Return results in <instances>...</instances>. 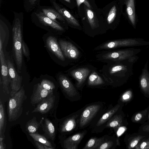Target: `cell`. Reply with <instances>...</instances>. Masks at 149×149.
Masks as SVG:
<instances>
[{"label":"cell","mask_w":149,"mask_h":149,"mask_svg":"<svg viewBox=\"0 0 149 149\" xmlns=\"http://www.w3.org/2000/svg\"><path fill=\"white\" fill-rule=\"evenodd\" d=\"M138 58L136 55L123 61L106 63L99 71L104 77L109 86L113 87L120 86L132 77L134 64Z\"/></svg>","instance_id":"6da1fadb"},{"label":"cell","mask_w":149,"mask_h":149,"mask_svg":"<svg viewBox=\"0 0 149 149\" xmlns=\"http://www.w3.org/2000/svg\"><path fill=\"white\" fill-rule=\"evenodd\" d=\"M14 17L13 22L12 34L13 48L17 70L21 72L23 57L22 49L24 13L13 11Z\"/></svg>","instance_id":"7a4b0ae2"},{"label":"cell","mask_w":149,"mask_h":149,"mask_svg":"<svg viewBox=\"0 0 149 149\" xmlns=\"http://www.w3.org/2000/svg\"><path fill=\"white\" fill-rule=\"evenodd\" d=\"M141 51L140 49L132 47L118 49L102 50L95 55L96 61L108 63L119 62L136 56Z\"/></svg>","instance_id":"3957f363"},{"label":"cell","mask_w":149,"mask_h":149,"mask_svg":"<svg viewBox=\"0 0 149 149\" xmlns=\"http://www.w3.org/2000/svg\"><path fill=\"white\" fill-rule=\"evenodd\" d=\"M148 45L149 41L142 38H126L108 40L95 47L93 50L102 51Z\"/></svg>","instance_id":"277c9868"},{"label":"cell","mask_w":149,"mask_h":149,"mask_svg":"<svg viewBox=\"0 0 149 149\" xmlns=\"http://www.w3.org/2000/svg\"><path fill=\"white\" fill-rule=\"evenodd\" d=\"M58 43L66 60L69 64L75 65L84 56L82 49L72 40L61 39Z\"/></svg>","instance_id":"5b68a950"},{"label":"cell","mask_w":149,"mask_h":149,"mask_svg":"<svg viewBox=\"0 0 149 149\" xmlns=\"http://www.w3.org/2000/svg\"><path fill=\"white\" fill-rule=\"evenodd\" d=\"M96 68L90 64L75 65L67 71L68 76L75 81V85L78 89L84 88L91 72Z\"/></svg>","instance_id":"8992f818"},{"label":"cell","mask_w":149,"mask_h":149,"mask_svg":"<svg viewBox=\"0 0 149 149\" xmlns=\"http://www.w3.org/2000/svg\"><path fill=\"white\" fill-rule=\"evenodd\" d=\"M26 98L23 87L9 99L8 106V120L10 122L14 121L21 115L23 104Z\"/></svg>","instance_id":"52a82bcc"},{"label":"cell","mask_w":149,"mask_h":149,"mask_svg":"<svg viewBox=\"0 0 149 149\" xmlns=\"http://www.w3.org/2000/svg\"><path fill=\"white\" fill-rule=\"evenodd\" d=\"M31 18L32 22L37 26L52 32L61 33L65 31L62 26L47 17L37 8L32 12Z\"/></svg>","instance_id":"ba28073f"},{"label":"cell","mask_w":149,"mask_h":149,"mask_svg":"<svg viewBox=\"0 0 149 149\" xmlns=\"http://www.w3.org/2000/svg\"><path fill=\"white\" fill-rule=\"evenodd\" d=\"M58 79L62 90L69 100L74 102L81 99V96L78 89L67 75L60 74Z\"/></svg>","instance_id":"9c48e42d"},{"label":"cell","mask_w":149,"mask_h":149,"mask_svg":"<svg viewBox=\"0 0 149 149\" xmlns=\"http://www.w3.org/2000/svg\"><path fill=\"white\" fill-rule=\"evenodd\" d=\"M84 107L61 120L59 126V132L61 134L64 135L70 134L79 128L80 116Z\"/></svg>","instance_id":"30bf717a"},{"label":"cell","mask_w":149,"mask_h":149,"mask_svg":"<svg viewBox=\"0 0 149 149\" xmlns=\"http://www.w3.org/2000/svg\"><path fill=\"white\" fill-rule=\"evenodd\" d=\"M102 105L101 103L96 102L84 107L80 116L79 128L83 129L89 124L101 109Z\"/></svg>","instance_id":"8fae6325"},{"label":"cell","mask_w":149,"mask_h":149,"mask_svg":"<svg viewBox=\"0 0 149 149\" xmlns=\"http://www.w3.org/2000/svg\"><path fill=\"white\" fill-rule=\"evenodd\" d=\"M7 64L11 89L10 95L12 96L20 90L22 84V77L19 74L10 61L8 60Z\"/></svg>","instance_id":"7c38bea8"},{"label":"cell","mask_w":149,"mask_h":149,"mask_svg":"<svg viewBox=\"0 0 149 149\" xmlns=\"http://www.w3.org/2000/svg\"><path fill=\"white\" fill-rule=\"evenodd\" d=\"M87 86L89 87H100L109 86L104 75L96 68L89 75L86 82Z\"/></svg>","instance_id":"4fadbf2b"},{"label":"cell","mask_w":149,"mask_h":149,"mask_svg":"<svg viewBox=\"0 0 149 149\" xmlns=\"http://www.w3.org/2000/svg\"><path fill=\"white\" fill-rule=\"evenodd\" d=\"M0 59L3 91L4 93L8 94L9 93L8 86L10 83V79L7 65L6 62L3 49V46H0Z\"/></svg>","instance_id":"5bb4252c"},{"label":"cell","mask_w":149,"mask_h":149,"mask_svg":"<svg viewBox=\"0 0 149 149\" xmlns=\"http://www.w3.org/2000/svg\"><path fill=\"white\" fill-rule=\"evenodd\" d=\"M87 133L84 130L65 138L62 142V146L65 149H77L81 141Z\"/></svg>","instance_id":"9a60e30c"},{"label":"cell","mask_w":149,"mask_h":149,"mask_svg":"<svg viewBox=\"0 0 149 149\" xmlns=\"http://www.w3.org/2000/svg\"><path fill=\"white\" fill-rule=\"evenodd\" d=\"M49 1L52 6L61 15L68 24L76 27L80 26L76 19L66 9L58 3L56 0H49Z\"/></svg>","instance_id":"2e32d148"},{"label":"cell","mask_w":149,"mask_h":149,"mask_svg":"<svg viewBox=\"0 0 149 149\" xmlns=\"http://www.w3.org/2000/svg\"><path fill=\"white\" fill-rule=\"evenodd\" d=\"M37 8L47 17L60 25L65 24L66 21L63 17L52 6L40 5Z\"/></svg>","instance_id":"e0dca14e"},{"label":"cell","mask_w":149,"mask_h":149,"mask_svg":"<svg viewBox=\"0 0 149 149\" xmlns=\"http://www.w3.org/2000/svg\"><path fill=\"white\" fill-rule=\"evenodd\" d=\"M46 44L49 49L58 59L62 61L69 64L66 61L56 38L52 36H49L46 40Z\"/></svg>","instance_id":"ac0fdd59"},{"label":"cell","mask_w":149,"mask_h":149,"mask_svg":"<svg viewBox=\"0 0 149 149\" xmlns=\"http://www.w3.org/2000/svg\"><path fill=\"white\" fill-rule=\"evenodd\" d=\"M55 100V96L52 93L40 102L32 112L47 113L53 107Z\"/></svg>","instance_id":"d6986e66"},{"label":"cell","mask_w":149,"mask_h":149,"mask_svg":"<svg viewBox=\"0 0 149 149\" xmlns=\"http://www.w3.org/2000/svg\"><path fill=\"white\" fill-rule=\"evenodd\" d=\"M120 107V105L118 104L104 113L96 123L95 128L99 130L101 128H105L107 122L118 112Z\"/></svg>","instance_id":"ffe728a7"},{"label":"cell","mask_w":149,"mask_h":149,"mask_svg":"<svg viewBox=\"0 0 149 149\" xmlns=\"http://www.w3.org/2000/svg\"><path fill=\"white\" fill-rule=\"evenodd\" d=\"M148 61H147L142 69L139 78V84L142 91L149 94V71L148 69Z\"/></svg>","instance_id":"44dd1931"},{"label":"cell","mask_w":149,"mask_h":149,"mask_svg":"<svg viewBox=\"0 0 149 149\" xmlns=\"http://www.w3.org/2000/svg\"><path fill=\"white\" fill-rule=\"evenodd\" d=\"M53 93V91H50L42 88L38 84L36 90L31 98V102L32 104L38 103L45 98Z\"/></svg>","instance_id":"7402d4cb"},{"label":"cell","mask_w":149,"mask_h":149,"mask_svg":"<svg viewBox=\"0 0 149 149\" xmlns=\"http://www.w3.org/2000/svg\"><path fill=\"white\" fill-rule=\"evenodd\" d=\"M108 138L107 135L100 138L92 137L88 140L82 149H97Z\"/></svg>","instance_id":"603a6c76"},{"label":"cell","mask_w":149,"mask_h":149,"mask_svg":"<svg viewBox=\"0 0 149 149\" xmlns=\"http://www.w3.org/2000/svg\"><path fill=\"white\" fill-rule=\"evenodd\" d=\"M126 11L129 19L132 25L136 24V16L134 0H126Z\"/></svg>","instance_id":"cb8c5ba5"},{"label":"cell","mask_w":149,"mask_h":149,"mask_svg":"<svg viewBox=\"0 0 149 149\" xmlns=\"http://www.w3.org/2000/svg\"><path fill=\"white\" fill-rule=\"evenodd\" d=\"M123 117L120 114H115L107 123L105 127L112 128L115 131L122 125Z\"/></svg>","instance_id":"d4e9b609"},{"label":"cell","mask_w":149,"mask_h":149,"mask_svg":"<svg viewBox=\"0 0 149 149\" xmlns=\"http://www.w3.org/2000/svg\"><path fill=\"white\" fill-rule=\"evenodd\" d=\"M6 120L5 108L2 101H0V136L4 137Z\"/></svg>","instance_id":"484cf974"},{"label":"cell","mask_w":149,"mask_h":149,"mask_svg":"<svg viewBox=\"0 0 149 149\" xmlns=\"http://www.w3.org/2000/svg\"><path fill=\"white\" fill-rule=\"evenodd\" d=\"M44 131L49 138L54 140L55 137V130L54 125L48 119H45L44 124Z\"/></svg>","instance_id":"4316f807"},{"label":"cell","mask_w":149,"mask_h":149,"mask_svg":"<svg viewBox=\"0 0 149 149\" xmlns=\"http://www.w3.org/2000/svg\"><path fill=\"white\" fill-rule=\"evenodd\" d=\"M41 0H23V7L27 13L32 12L40 6Z\"/></svg>","instance_id":"83f0119b"},{"label":"cell","mask_w":149,"mask_h":149,"mask_svg":"<svg viewBox=\"0 0 149 149\" xmlns=\"http://www.w3.org/2000/svg\"><path fill=\"white\" fill-rule=\"evenodd\" d=\"M42 120L38 122L36 120V117H34L29 120L26 125V130L29 133H35L38 130L41 123Z\"/></svg>","instance_id":"f1b7e54d"},{"label":"cell","mask_w":149,"mask_h":149,"mask_svg":"<svg viewBox=\"0 0 149 149\" xmlns=\"http://www.w3.org/2000/svg\"><path fill=\"white\" fill-rule=\"evenodd\" d=\"M29 134L34 141H38L53 149H54L51 142L43 136L36 133H30Z\"/></svg>","instance_id":"f546056e"},{"label":"cell","mask_w":149,"mask_h":149,"mask_svg":"<svg viewBox=\"0 0 149 149\" xmlns=\"http://www.w3.org/2000/svg\"><path fill=\"white\" fill-rule=\"evenodd\" d=\"M40 84L44 88L48 91H53L55 88L54 84L48 80H43Z\"/></svg>","instance_id":"4dcf8cb0"},{"label":"cell","mask_w":149,"mask_h":149,"mask_svg":"<svg viewBox=\"0 0 149 149\" xmlns=\"http://www.w3.org/2000/svg\"><path fill=\"white\" fill-rule=\"evenodd\" d=\"M108 137L97 149H110L112 148L114 145L113 140L109 139Z\"/></svg>","instance_id":"1f68e13d"},{"label":"cell","mask_w":149,"mask_h":149,"mask_svg":"<svg viewBox=\"0 0 149 149\" xmlns=\"http://www.w3.org/2000/svg\"><path fill=\"white\" fill-rule=\"evenodd\" d=\"M116 13V8L115 6H114L110 10L108 16L107 21L108 24H111L113 22L115 18Z\"/></svg>","instance_id":"d6a6232c"},{"label":"cell","mask_w":149,"mask_h":149,"mask_svg":"<svg viewBox=\"0 0 149 149\" xmlns=\"http://www.w3.org/2000/svg\"><path fill=\"white\" fill-rule=\"evenodd\" d=\"M144 137V136L141 135L135 136L129 143L128 148L131 149L135 147L140 141Z\"/></svg>","instance_id":"836d02e7"},{"label":"cell","mask_w":149,"mask_h":149,"mask_svg":"<svg viewBox=\"0 0 149 149\" xmlns=\"http://www.w3.org/2000/svg\"><path fill=\"white\" fill-rule=\"evenodd\" d=\"M132 96V92L130 90H128L124 92L120 98L123 102H125L129 101Z\"/></svg>","instance_id":"e575fe53"},{"label":"cell","mask_w":149,"mask_h":149,"mask_svg":"<svg viewBox=\"0 0 149 149\" xmlns=\"http://www.w3.org/2000/svg\"><path fill=\"white\" fill-rule=\"evenodd\" d=\"M22 51L23 54L26 57L28 61L30 59V53L29 48L24 41L23 40L22 45Z\"/></svg>","instance_id":"d590c367"},{"label":"cell","mask_w":149,"mask_h":149,"mask_svg":"<svg viewBox=\"0 0 149 149\" xmlns=\"http://www.w3.org/2000/svg\"><path fill=\"white\" fill-rule=\"evenodd\" d=\"M136 149H149V141H146L143 142L140 144L137 145L135 146Z\"/></svg>","instance_id":"8d00e7d4"},{"label":"cell","mask_w":149,"mask_h":149,"mask_svg":"<svg viewBox=\"0 0 149 149\" xmlns=\"http://www.w3.org/2000/svg\"><path fill=\"white\" fill-rule=\"evenodd\" d=\"M36 146L38 149H53L52 148L47 146L38 141H34Z\"/></svg>","instance_id":"74e56055"},{"label":"cell","mask_w":149,"mask_h":149,"mask_svg":"<svg viewBox=\"0 0 149 149\" xmlns=\"http://www.w3.org/2000/svg\"><path fill=\"white\" fill-rule=\"evenodd\" d=\"M77 5L78 7H79L80 5L82 3H84L89 8H90L91 6L90 3L87 0H76Z\"/></svg>","instance_id":"f35d334b"},{"label":"cell","mask_w":149,"mask_h":149,"mask_svg":"<svg viewBox=\"0 0 149 149\" xmlns=\"http://www.w3.org/2000/svg\"><path fill=\"white\" fill-rule=\"evenodd\" d=\"M125 130V127L121 126L118 128L115 131L116 132L117 136L118 137L124 132Z\"/></svg>","instance_id":"ab89813d"},{"label":"cell","mask_w":149,"mask_h":149,"mask_svg":"<svg viewBox=\"0 0 149 149\" xmlns=\"http://www.w3.org/2000/svg\"><path fill=\"white\" fill-rule=\"evenodd\" d=\"M143 116V114L141 113H138L134 116V120L135 122L139 121L142 118Z\"/></svg>","instance_id":"60d3db41"},{"label":"cell","mask_w":149,"mask_h":149,"mask_svg":"<svg viewBox=\"0 0 149 149\" xmlns=\"http://www.w3.org/2000/svg\"><path fill=\"white\" fill-rule=\"evenodd\" d=\"M4 137L0 136V149H5L6 148V146L4 143Z\"/></svg>","instance_id":"b9f144b4"},{"label":"cell","mask_w":149,"mask_h":149,"mask_svg":"<svg viewBox=\"0 0 149 149\" xmlns=\"http://www.w3.org/2000/svg\"><path fill=\"white\" fill-rule=\"evenodd\" d=\"M144 131L149 132V124L144 126L143 128Z\"/></svg>","instance_id":"7bdbcfd3"},{"label":"cell","mask_w":149,"mask_h":149,"mask_svg":"<svg viewBox=\"0 0 149 149\" xmlns=\"http://www.w3.org/2000/svg\"><path fill=\"white\" fill-rule=\"evenodd\" d=\"M3 0H0V8L1 7V6L2 4Z\"/></svg>","instance_id":"ee69618b"},{"label":"cell","mask_w":149,"mask_h":149,"mask_svg":"<svg viewBox=\"0 0 149 149\" xmlns=\"http://www.w3.org/2000/svg\"><path fill=\"white\" fill-rule=\"evenodd\" d=\"M147 141H149V139H148V140H147Z\"/></svg>","instance_id":"f6af8a7d"},{"label":"cell","mask_w":149,"mask_h":149,"mask_svg":"<svg viewBox=\"0 0 149 149\" xmlns=\"http://www.w3.org/2000/svg\"><path fill=\"white\" fill-rule=\"evenodd\" d=\"M148 119H149V115H148Z\"/></svg>","instance_id":"bcb514c9"},{"label":"cell","mask_w":149,"mask_h":149,"mask_svg":"<svg viewBox=\"0 0 149 149\" xmlns=\"http://www.w3.org/2000/svg\"></svg>","instance_id":"7dc6e473"}]
</instances>
